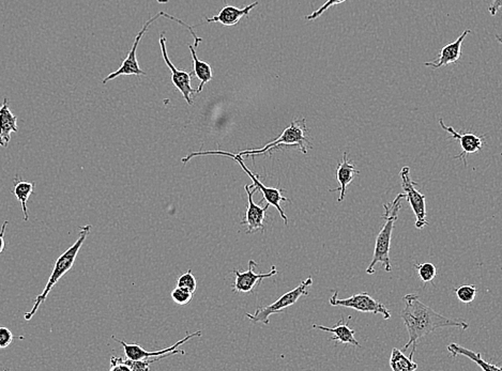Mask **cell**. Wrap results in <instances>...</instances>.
<instances>
[{
    "label": "cell",
    "mask_w": 502,
    "mask_h": 371,
    "mask_svg": "<svg viewBox=\"0 0 502 371\" xmlns=\"http://www.w3.org/2000/svg\"><path fill=\"white\" fill-rule=\"evenodd\" d=\"M339 291H334L331 295L329 302L332 306L348 307V308L356 309L361 313H372L375 315H382L384 320L391 319V313L389 309L382 304V302L373 299L369 293L361 292L351 295L348 299H339Z\"/></svg>",
    "instance_id": "8"
},
{
    "label": "cell",
    "mask_w": 502,
    "mask_h": 371,
    "mask_svg": "<svg viewBox=\"0 0 502 371\" xmlns=\"http://www.w3.org/2000/svg\"><path fill=\"white\" fill-rule=\"evenodd\" d=\"M200 335H202V332H200V331L192 333V334L186 335L181 340L177 341V343H175L174 346L168 347V348L163 349V350L160 351H154V352H148V351L143 349L138 343H127L126 341L119 340V339H117L115 336H113L112 338L116 340L117 343H120L128 358L134 361H143L147 360V358H154V357H168L174 354H186V351L177 350L178 347L181 346V345H184V343H186V341L190 340V339L194 338V337L200 336Z\"/></svg>",
    "instance_id": "10"
},
{
    "label": "cell",
    "mask_w": 502,
    "mask_h": 371,
    "mask_svg": "<svg viewBox=\"0 0 502 371\" xmlns=\"http://www.w3.org/2000/svg\"><path fill=\"white\" fill-rule=\"evenodd\" d=\"M177 286L178 287L184 288L186 290L191 291L192 293L195 292L196 288H197V281H196L195 277H194L191 270H188L186 274H182L181 277L178 279Z\"/></svg>",
    "instance_id": "26"
},
{
    "label": "cell",
    "mask_w": 502,
    "mask_h": 371,
    "mask_svg": "<svg viewBox=\"0 0 502 371\" xmlns=\"http://www.w3.org/2000/svg\"><path fill=\"white\" fill-rule=\"evenodd\" d=\"M168 17V19H172V21L177 22V23L180 24V25L186 27V28H188V31H191V33H193L194 31L192 27L186 25V23L180 21V19H176V17L168 15V13H165V12H160V13L154 15V17H152V19H149V21H147L146 23L144 24L142 31H140V33H138V35H136V38H135L134 42H133L132 49H131L130 51H129L128 57H127V58L124 59V61H122L120 67H119L118 70H117L116 72L111 73L108 76H106L104 79H103V85L106 84L107 81H113V79H117V77L118 76H121V75H136V76H140V75H146V72H144V71L140 69V65H138V59H136V51H138V45H140V40H142L143 35H144L145 33L148 31L150 25H152V24L154 23V21H156V19H158L159 17Z\"/></svg>",
    "instance_id": "7"
},
{
    "label": "cell",
    "mask_w": 502,
    "mask_h": 371,
    "mask_svg": "<svg viewBox=\"0 0 502 371\" xmlns=\"http://www.w3.org/2000/svg\"><path fill=\"white\" fill-rule=\"evenodd\" d=\"M257 6H259V1H255V3L242 8V9L233 7V6H226L220 11L219 15H214L213 17H210V19L206 17V22L207 23H220L224 26H235L239 23L240 19L249 17L250 12Z\"/></svg>",
    "instance_id": "16"
},
{
    "label": "cell",
    "mask_w": 502,
    "mask_h": 371,
    "mask_svg": "<svg viewBox=\"0 0 502 371\" xmlns=\"http://www.w3.org/2000/svg\"><path fill=\"white\" fill-rule=\"evenodd\" d=\"M313 285V279L309 277L305 281H301L300 285L297 286L293 290L289 291L285 295H282L279 299L273 303V304L267 305V306L259 307L256 309L253 315L251 313H245L248 318L253 323H264V324H269V318L275 313H282L284 309L289 308L297 303L298 299L301 297H307L309 295V288Z\"/></svg>",
    "instance_id": "6"
},
{
    "label": "cell",
    "mask_w": 502,
    "mask_h": 371,
    "mask_svg": "<svg viewBox=\"0 0 502 371\" xmlns=\"http://www.w3.org/2000/svg\"><path fill=\"white\" fill-rule=\"evenodd\" d=\"M170 0H158L159 3H168Z\"/></svg>",
    "instance_id": "33"
},
{
    "label": "cell",
    "mask_w": 502,
    "mask_h": 371,
    "mask_svg": "<svg viewBox=\"0 0 502 371\" xmlns=\"http://www.w3.org/2000/svg\"><path fill=\"white\" fill-rule=\"evenodd\" d=\"M501 0H493L491 7L488 8V11L491 13L492 17H495L499 10L501 9Z\"/></svg>",
    "instance_id": "32"
},
{
    "label": "cell",
    "mask_w": 502,
    "mask_h": 371,
    "mask_svg": "<svg viewBox=\"0 0 502 371\" xmlns=\"http://www.w3.org/2000/svg\"><path fill=\"white\" fill-rule=\"evenodd\" d=\"M414 267L418 271L419 277L421 279L423 283H430L437 275V269H436L435 265H432V263H419V265H414Z\"/></svg>",
    "instance_id": "25"
},
{
    "label": "cell",
    "mask_w": 502,
    "mask_h": 371,
    "mask_svg": "<svg viewBox=\"0 0 502 371\" xmlns=\"http://www.w3.org/2000/svg\"><path fill=\"white\" fill-rule=\"evenodd\" d=\"M160 47L163 59L165 61L166 65L170 67V73H172V84L181 93L186 103L188 105H193L191 95L196 93V89L192 88L191 86L192 75L188 71L178 70L177 67H175L174 63L170 60V57H168V49H166V38L164 33L160 35Z\"/></svg>",
    "instance_id": "12"
},
{
    "label": "cell",
    "mask_w": 502,
    "mask_h": 371,
    "mask_svg": "<svg viewBox=\"0 0 502 371\" xmlns=\"http://www.w3.org/2000/svg\"><path fill=\"white\" fill-rule=\"evenodd\" d=\"M13 334L8 327H0V349H6L13 341Z\"/></svg>",
    "instance_id": "29"
},
{
    "label": "cell",
    "mask_w": 502,
    "mask_h": 371,
    "mask_svg": "<svg viewBox=\"0 0 502 371\" xmlns=\"http://www.w3.org/2000/svg\"><path fill=\"white\" fill-rule=\"evenodd\" d=\"M307 134V120L305 119H297V120H293L291 123L289 128L283 131V133L277 137V140L270 142L263 148L250 149V150L241 151L238 154L241 156H249V158H254V156L266 154H269L271 156L273 151L279 150L282 147H285V148L295 147L302 154H307V146L311 147Z\"/></svg>",
    "instance_id": "4"
},
{
    "label": "cell",
    "mask_w": 502,
    "mask_h": 371,
    "mask_svg": "<svg viewBox=\"0 0 502 371\" xmlns=\"http://www.w3.org/2000/svg\"><path fill=\"white\" fill-rule=\"evenodd\" d=\"M91 225H86L84 227L81 228V232H79V239L76 240L74 244L71 247L67 249L58 259L56 260V263L54 265L53 272H51V277H49V281H47V286H45L44 290L42 291L41 295H38L35 299V304H33V309L29 313H25L24 318L26 321H31L33 315L37 313L38 309L41 305L44 303L45 299L49 297V292L53 289L56 283L63 279V275L67 274V272L72 269L73 265H74L75 259H76L77 255H79V249L81 246L86 241L88 236L90 235Z\"/></svg>",
    "instance_id": "3"
},
{
    "label": "cell",
    "mask_w": 502,
    "mask_h": 371,
    "mask_svg": "<svg viewBox=\"0 0 502 371\" xmlns=\"http://www.w3.org/2000/svg\"><path fill=\"white\" fill-rule=\"evenodd\" d=\"M35 190V182L24 181L21 180L19 176L15 179V184H13V190L12 193L15 196L17 200L21 202L22 209H23L24 221H29V209H27V201L31 194Z\"/></svg>",
    "instance_id": "21"
},
{
    "label": "cell",
    "mask_w": 502,
    "mask_h": 371,
    "mask_svg": "<svg viewBox=\"0 0 502 371\" xmlns=\"http://www.w3.org/2000/svg\"><path fill=\"white\" fill-rule=\"evenodd\" d=\"M404 199L405 194H398L392 201L384 204V213L382 218L386 221V223H384V227L382 228L378 236H377L376 242H375L374 255H373L370 265L366 269V273L370 274V275L376 272L375 271V267L378 263L384 265L386 272H391V270H392L390 260L391 237H392L396 222L398 221V212L402 208V200Z\"/></svg>",
    "instance_id": "2"
},
{
    "label": "cell",
    "mask_w": 502,
    "mask_h": 371,
    "mask_svg": "<svg viewBox=\"0 0 502 371\" xmlns=\"http://www.w3.org/2000/svg\"><path fill=\"white\" fill-rule=\"evenodd\" d=\"M227 156V158H233V160H235L236 162H238V164L240 165V167H241L242 170L245 172V174H247L248 176H249L250 178L252 179V181H253L254 186H255L256 188H259V192H261V193H263V200H266V201H267V204H269L270 206H273V207H275V209L279 211L280 215H281L282 220H283L285 226L289 225V218H287L286 214H285L284 210L282 209L281 202L291 201V200L287 199L286 197H284V196L282 195V192H283V190H280V188H267V186H264V184L261 183V179H259V174H253V172H252L251 170H250L249 168L247 167V165H245V163H244L243 158H242L241 156H239V154H230V152H226V151L222 150L200 151V152H193V154H188V156L182 158V164H186L188 160H191L192 158H196V156Z\"/></svg>",
    "instance_id": "5"
},
{
    "label": "cell",
    "mask_w": 502,
    "mask_h": 371,
    "mask_svg": "<svg viewBox=\"0 0 502 371\" xmlns=\"http://www.w3.org/2000/svg\"><path fill=\"white\" fill-rule=\"evenodd\" d=\"M17 131V117L10 110L8 98H3L0 107V147H7L11 140L12 133Z\"/></svg>",
    "instance_id": "17"
},
{
    "label": "cell",
    "mask_w": 502,
    "mask_h": 371,
    "mask_svg": "<svg viewBox=\"0 0 502 371\" xmlns=\"http://www.w3.org/2000/svg\"><path fill=\"white\" fill-rule=\"evenodd\" d=\"M244 190L247 192L248 195V208L245 212V216L241 221V225H245L248 227L247 235H252L256 231H264L265 230V220L267 210L269 209L270 204H266L265 207H261L259 204L254 202V194L259 190L253 183L247 184L244 186Z\"/></svg>",
    "instance_id": "11"
},
{
    "label": "cell",
    "mask_w": 502,
    "mask_h": 371,
    "mask_svg": "<svg viewBox=\"0 0 502 371\" xmlns=\"http://www.w3.org/2000/svg\"><path fill=\"white\" fill-rule=\"evenodd\" d=\"M188 47L190 51H191L192 59H193L194 75L200 81V86L196 89V93H200L202 92L204 86L208 84L213 77L212 67H210L209 63L202 61L198 58L196 49L193 45L188 44Z\"/></svg>",
    "instance_id": "20"
},
{
    "label": "cell",
    "mask_w": 502,
    "mask_h": 371,
    "mask_svg": "<svg viewBox=\"0 0 502 371\" xmlns=\"http://www.w3.org/2000/svg\"><path fill=\"white\" fill-rule=\"evenodd\" d=\"M345 1H346V0H327L318 10L313 12L311 15H307L305 19H307V21H315V19H318L321 15H323V13H325L329 8L333 7V6L341 5V3H345Z\"/></svg>",
    "instance_id": "28"
},
{
    "label": "cell",
    "mask_w": 502,
    "mask_h": 371,
    "mask_svg": "<svg viewBox=\"0 0 502 371\" xmlns=\"http://www.w3.org/2000/svg\"><path fill=\"white\" fill-rule=\"evenodd\" d=\"M193 295L194 293H192L191 291L178 287V286L172 291V299L179 305H188L193 299Z\"/></svg>",
    "instance_id": "27"
},
{
    "label": "cell",
    "mask_w": 502,
    "mask_h": 371,
    "mask_svg": "<svg viewBox=\"0 0 502 371\" xmlns=\"http://www.w3.org/2000/svg\"><path fill=\"white\" fill-rule=\"evenodd\" d=\"M403 299L405 307L400 311V317L404 321L410 335V340L405 345L404 351L408 350L412 345H416L419 339L435 332L436 329L451 327L467 329L469 327V324L463 320L446 318L436 313L434 309L422 303L416 293L406 295Z\"/></svg>",
    "instance_id": "1"
},
{
    "label": "cell",
    "mask_w": 502,
    "mask_h": 371,
    "mask_svg": "<svg viewBox=\"0 0 502 371\" xmlns=\"http://www.w3.org/2000/svg\"><path fill=\"white\" fill-rule=\"evenodd\" d=\"M439 124L448 134L450 135V138L456 140L458 144L462 147V152L458 156H455V158H460L463 160L464 165L467 166V158L466 156L469 154H478L481 151L482 147L484 145V137L485 135L482 136H478L477 134L473 133H460L458 131L454 130L452 126H448L444 124V120L439 119Z\"/></svg>",
    "instance_id": "14"
},
{
    "label": "cell",
    "mask_w": 502,
    "mask_h": 371,
    "mask_svg": "<svg viewBox=\"0 0 502 371\" xmlns=\"http://www.w3.org/2000/svg\"><path fill=\"white\" fill-rule=\"evenodd\" d=\"M356 165L351 164L350 160L347 158V154L345 152L343 156V160L337 164V180L339 182V188H332L330 192H340V197L337 201L342 202L346 196L347 188L353 182L356 174H359Z\"/></svg>",
    "instance_id": "18"
},
{
    "label": "cell",
    "mask_w": 502,
    "mask_h": 371,
    "mask_svg": "<svg viewBox=\"0 0 502 371\" xmlns=\"http://www.w3.org/2000/svg\"><path fill=\"white\" fill-rule=\"evenodd\" d=\"M448 351H449L450 355H451L452 357L458 356V355H463V356L468 357L470 360L473 361L474 363H477L483 370L501 371L500 367L496 366V365L492 364V363L485 362V361L482 358L481 353H476L473 352V351L468 350V349L460 346L458 343H450L449 346H448Z\"/></svg>",
    "instance_id": "22"
},
{
    "label": "cell",
    "mask_w": 502,
    "mask_h": 371,
    "mask_svg": "<svg viewBox=\"0 0 502 371\" xmlns=\"http://www.w3.org/2000/svg\"><path fill=\"white\" fill-rule=\"evenodd\" d=\"M111 371H130V368L124 364L122 357L112 356L111 358Z\"/></svg>",
    "instance_id": "30"
},
{
    "label": "cell",
    "mask_w": 502,
    "mask_h": 371,
    "mask_svg": "<svg viewBox=\"0 0 502 371\" xmlns=\"http://www.w3.org/2000/svg\"><path fill=\"white\" fill-rule=\"evenodd\" d=\"M8 223H9L8 221L3 222V226H1V231H0V254H3V252L5 251V233Z\"/></svg>",
    "instance_id": "31"
},
{
    "label": "cell",
    "mask_w": 502,
    "mask_h": 371,
    "mask_svg": "<svg viewBox=\"0 0 502 371\" xmlns=\"http://www.w3.org/2000/svg\"><path fill=\"white\" fill-rule=\"evenodd\" d=\"M416 345H414L412 353L410 357L405 356L403 351L398 349L393 348L390 357V367L393 371H414L418 368L416 363L414 362V354L416 351Z\"/></svg>",
    "instance_id": "23"
},
{
    "label": "cell",
    "mask_w": 502,
    "mask_h": 371,
    "mask_svg": "<svg viewBox=\"0 0 502 371\" xmlns=\"http://www.w3.org/2000/svg\"><path fill=\"white\" fill-rule=\"evenodd\" d=\"M313 329H321V331H325V332L332 333L334 337L331 338V340L337 341V343H343V345H353L355 347H360V343L357 340L355 337V329H351L348 327V323L345 320L344 317H342L337 325L333 327H325V325L313 324Z\"/></svg>",
    "instance_id": "19"
},
{
    "label": "cell",
    "mask_w": 502,
    "mask_h": 371,
    "mask_svg": "<svg viewBox=\"0 0 502 371\" xmlns=\"http://www.w3.org/2000/svg\"><path fill=\"white\" fill-rule=\"evenodd\" d=\"M478 289L474 285H462L456 288L455 295L458 301L464 304H470L477 297Z\"/></svg>",
    "instance_id": "24"
},
{
    "label": "cell",
    "mask_w": 502,
    "mask_h": 371,
    "mask_svg": "<svg viewBox=\"0 0 502 371\" xmlns=\"http://www.w3.org/2000/svg\"><path fill=\"white\" fill-rule=\"evenodd\" d=\"M470 33H471V31H470L469 29H466V31L456 39V41L444 45V47L440 49L437 59L430 61V63H426L424 65L438 70L440 67L458 63L460 57H462V45H463L464 39H465Z\"/></svg>",
    "instance_id": "15"
},
{
    "label": "cell",
    "mask_w": 502,
    "mask_h": 371,
    "mask_svg": "<svg viewBox=\"0 0 502 371\" xmlns=\"http://www.w3.org/2000/svg\"><path fill=\"white\" fill-rule=\"evenodd\" d=\"M259 267V263L250 260L249 267L247 272H240L238 270H234L235 273V283H233V291L237 293H250L255 290L257 285L263 281V279H270L275 277L277 274V267L273 265L269 273H255L256 267Z\"/></svg>",
    "instance_id": "13"
},
{
    "label": "cell",
    "mask_w": 502,
    "mask_h": 371,
    "mask_svg": "<svg viewBox=\"0 0 502 371\" xmlns=\"http://www.w3.org/2000/svg\"><path fill=\"white\" fill-rule=\"evenodd\" d=\"M400 176L402 179L405 199L410 202V207L416 216V228L422 229L428 225V220H426V196L420 193V190H416V186L418 183L410 178V168L408 166H404L402 168Z\"/></svg>",
    "instance_id": "9"
}]
</instances>
